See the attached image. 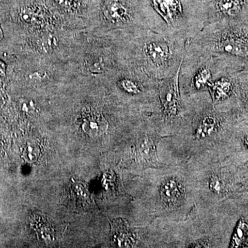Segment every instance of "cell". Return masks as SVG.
<instances>
[{"label": "cell", "mask_w": 248, "mask_h": 248, "mask_svg": "<svg viewBox=\"0 0 248 248\" xmlns=\"http://www.w3.org/2000/svg\"><path fill=\"white\" fill-rule=\"evenodd\" d=\"M102 11L108 20L113 23L128 22L131 16L130 6L125 0H106Z\"/></svg>", "instance_id": "4"}, {"label": "cell", "mask_w": 248, "mask_h": 248, "mask_svg": "<svg viewBox=\"0 0 248 248\" xmlns=\"http://www.w3.org/2000/svg\"><path fill=\"white\" fill-rule=\"evenodd\" d=\"M210 92L215 100L224 99L229 94L232 90V84L228 79L222 78L213 84H209Z\"/></svg>", "instance_id": "8"}, {"label": "cell", "mask_w": 248, "mask_h": 248, "mask_svg": "<svg viewBox=\"0 0 248 248\" xmlns=\"http://www.w3.org/2000/svg\"><path fill=\"white\" fill-rule=\"evenodd\" d=\"M58 39L53 35H47L42 37L38 42L39 49L43 53H50L58 46Z\"/></svg>", "instance_id": "12"}, {"label": "cell", "mask_w": 248, "mask_h": 248, "mask_svg": "<svg viewBox=\"0 0 248 248\" xmlns=\"http://www.w3.org/2000/svg\"><path fill=\"white\" fill-rule=\"evenodd\" d=\"M247 0H215L213 9L221 18L236 17L241 12Z\"/></svg>", "instance_id": "6"}, {"label": "cell", "mask_w": 248, "mask_h": 248, "mask_svg": "<svg viewBox=\"0 0 248 248\" xmlns=\"http://www.w3.org/2000/svg\"><path fill=\"white\" fill-rule=\"evenodd\" d=\"M24 156L26 159L30 162H34L37 159L38 156V149L37 147L33 145H28L24 151Z\"/></svg>", "instance_id": "17"}, {"label": "cell", "mask_w": 248, "mask_h": 248, "mask_svg": "<svg viewBox=\"0 0 248 248\" xmlns=\"http://www.w3.org/2000/svg\"><path fill=\"white\" fill-rule=\"evenodd\" d=\"M54 4L65 11H73L78 9L79 2L78 0H53Z\"/></svg>", "instance_id": "14"}, {"label": "cell", "mask_w": 248, "mask_h": 248, "mask_svg": "<svg viewBox=\"0 0 248 248\" xmlns=\"http://www.w3.org/2000/svg\"><path fill=\"white\" fill-rule=\"evenodd\" d=\"M145 53L156 68H166L170 61L172 52L164 40H154L147 44Z\"/></svg>", "instance_id": "3"}, {"label": "cell", "mask_w": 248, "mask_h": 248, "mask_svg": "<svg viewBox=\"0 0 248 248\" xmlns=\"http://www.w3.org/2000/svg\"><path fill=\"white\" fill-rule=\"evenodd\" d=\"M156 12L159 13L169 24L175 22L182 16V5L180 0H150Z\"/></svg>", "instance_id": "5"}, {"label": "cell", "mask_w": 248, "mask_h": 248, "mask_svg": "<svg viewBox=\"0 0 248 248\" xmlns=\"http://www.w3.org/2000/svg\"><path fill=\"white\" fill-rule=\"evenodd\" d=\"M241 89L243 94H244L245 99H246V101L248 102V82L241 84Z\"/></svg>", "instance_id": "18"}, {"label": "cell", "mask_w": 248, "mask_h": 248, "mask_svg": "<svg viewBox=\"0 0 248 248\" xmlns=\"http://www.w3.org/2000/svg\"><path fill=\"white\" fill-rule=\"evenodd\" d=\"M5 65L2 62L0 61V76H3L5 75Z\"/></svg>", "instance_id": "19"}, {"label": "cell", "mask_w": 248, "mask_h": 248, "mask_svg": "<svg viewBox=\"0 0 248 248\" xmlns=\"http://www.w3.org/2000/svg\"><path fill=\"white\" fill-rule=\"evenodd\" d=\"M247 143H248V138L247 139Z\"/></svg>", "instance_id": "20"}, {"label": "cell", "mask_w": 248, "mask_h": 248, "mask_svg": "<svg viewBox=\"0 0 248 248\" xmlns=\"http://www.w3.org/2000/svg\"><path fill=\"white\" fill-rule=\"evenodd\" d=\"M180 66L173 78L165 81L160 89V97L167 116L177 115L179 109V75Z\"/></svg>", "instance_id": "2"}, {"label": "cell", "mask_w": 248, "mask_h": 248, "mask_svg": "<svg viewBox=\"0 0 248 248\" xmlns=\"http://www.w3.org/2000/svg\"><path fill=\"white\" fill-rule=\"evenodd\" d=\"M211 79V72L208 67H203L197 72L194 77V86L197 89L205 87L207 85L210 84V80Z\"/></svg>", "instance_id": "11"}, {"label": "cell", "mask_w": 248, "mask_h": 248, "mask_svg": "<svg viewBox=\"0 0 248 248\" xmlns=\"http://www.w3.org/2000/svg\"><path fill=\"white\" fill-rule=\"evenodd\" d=\"M211 48L248 60V27L235 25L219 31L211 41Z\"/></svg>", "instance_id": "1"}, {"label": "cell", "mask_w": 248, "mask_h": 248, "mask_svg": "<svg viewBox=\"0 0 248 248\" xmlns=\"http://www.w3.org/2000/svg\"><path fill=\"white\" fill-rule=\"evenodd\" d=\"M216 125V120L213 117H206L203 119L196 132V137L198 139L206 138L213 133Z\"/></svg>", "instance_id": "10"}, {"label": "cell", "mask_w": 248, "mask_h": 248, "mask_svg": "<svg viewBox=\"0 0 248 248\" xmlns=\"http://www.w3.org/2000/svg\"><path fill=\"white\" fill-rule=\"evenodd\" d=\"M180 195V191L177 183L173 180L164 182L161 187V196L166 202H174Z\"/></svg>", "instance_id": "9"}, {"label": "cell", "mask_w": 248, "mask_h": 248, "mask_svg": "<svg viewBox=\"0 0 248 248\" xmlns=\"http://www.w3.org/2000/svg\"><path fill=\"white\" fill-rule=\"evenodd\" d=\"M248 237V226L245 223H240L233 238V246L234 247H239L244 244Z\"/></svg>", "instance_id": "13"}, {"label": "cell", "mask_w": 248, "mask_h": 248, "mask_svg": "<svg viewBox=\"0 0 248 248\" xmlns=\"http://www.w3.org/2000/svg\"><path fill=\"white\" fill-rule=\"evenodd\" d=\"M121 86L125 91L133 94H138L140 92V86L132 80L125 79L121 81Z\"/></svg>", "instance_id": "16"}, {"label": "cell", "mask_w": 248, "mask_h": 248, "mask_svg": "<svg viewBox=\"0 0 248 248\" xmlns=\"http://www.w3.org/2000/svg\"><path fill=\"white\" fill-rule=\"evenodd\" d=\"M87 66L89 71L93 73H102L104 71V62L101 58L91 59L87 62Z\"/></svg>", "instance_id": "15"}, {"label": "cell", "mask_w": 248, "mask_h": 248, "mask_svg": "<svg viewBox=\"0 0 248 248\" xmlns=\"http://www.w3.org/2000/svg\"><path fill=\"white\" fill-rule=\"evenodd\" d=\"M84 133L90 137L96 138L105 133L108 128L107 121L99 115H94L85 120L82 124Z\"/></svg>", "instance_id": "7"}]
</instances>
